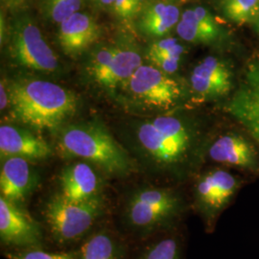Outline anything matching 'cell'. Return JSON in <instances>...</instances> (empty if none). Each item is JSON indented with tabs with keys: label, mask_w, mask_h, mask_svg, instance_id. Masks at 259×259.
<instances>
[{
	"label": "cell",
	"mask_w": 259,
	"mask_h": 259,
	"mask_svg": "<svg viewBox=\"0 0 259 259\" xmlns=\"http://www.w3.org/2000/svg\"><path fill=\"white\" fill-rule=\"evenodd\" d=\"M11 52L19 65L32 70L53 72L59 67L54 51L28 17L19 18L14 23Z\"/></svg>",
	"instance_id": "cell-5"
},
{
	"label": "cell",
	"mask_w": 259,
	"mask_h": 259,
	"mask_svg": "<svg viewBox=\"0 0 259 259\" xmlns=\"http://www.w3.org/2000/svg\"><path fill=\"white\" fill-rule=\"evenodd\" d=\"M144 0H115L112 10L122 19H133L142 10Z\"/></svg>",
	"instance_id": "cell-26"
},
{
	"label": "cell",
	"mask_w": 259,
	"mask_h": 259,
	"mask_svg": "<svg viewBox=\"0 0 259 259\" xmlns=\"http://www.w3.org/2000/svg\"><path fill=\"white\" fill-rule=\"evenodd\" d=\"M253 26H254L255 31L257 32V34L259 35V17L256 19V20L253 22Z\"/></svg>",
	"instance_id": "cell-32"
},
{
	"label": "cell",
	"mask_w": 259,
	"mask_h": 259,
	"mask_svg": "<svg viewBox=\"0 0 259 259\" xmlns=\"http://www.w3.org/2000/svg\"><path fill=\"white\" fill-rule=\"evenodd\" d=\"M100 36L95 20L87 14L78 12L60 23L59 40L68 55L80 54L91 47Z\"/></svg>",
	"instance_id": "cell-16"
},
{
	"label": "cell",
	"mask_w": 259,
	"mask_h": 259,
	"mask_svg": "<svg viewBox=\"0 0 259 259\" xmlns=\"http://www.w3.org/2000/svg\"><path fill=\"white\" fill-rule=\"evenodd\" d=\"M223 15L236 24L254 22L259 17V0H220Z\"/></svg>",
	"instance_id": "cell-19"
},
{
	"label": "cell",
	"mask_w": 259,
	"mask_h": 259,
	"mask_svg": "<svg viewBox=\"0 0 259 259\" xmlns=\"http://www.w3.org/2000/svg\"><path fill=\"white\" fill-rule=\"evenodd\" d=\"M0 171V192L10 202L18 204L25 200L37 185V177L26 158H2Z\"/></svg>",
	"instance_id": "cell-13"
},
{
	"label": "cell",
	"mask_w": 259,
	"mask_h": 259,
	"mask_svg": "<svg viewBox=\"0 0 259 259\" xmlns=\"http://www.w3.org/2000/svg\"><path fill=\"white\" fill-rule=\"evenodd\" d=\"M94 1L102 7H111V8L115 2V0H94Z\"/></svg>",
	"instance_id": "cell-31"
},
{
	"label": "cell",
	"mask_w": 259,
	"mask_h": 259,
	"mask_svg": "<svg viewBox=\"0 0 259 259\" xmlns=\"http://www.w3.org/2000/svg\"><path fill=\"white\" fill-rule=\"evenodd\" d=\"M225 110L259 145V65H253L247 71Z\"/></svg>",
	"instance_id": "cell-10"
},
{
	"label": "cell",
	"mask_w": 259,
	"mask_h": 259,
	"mask_svg": "<svg viewBox=\"0 0 259 259\" xmlns=\"http://www.w3.org/2000/svg\"><path fill=\"white\" fill-rule=\"evenodd\" d=\"M104 209L101 195L74 203L58 194L46 206L47 222L57 240H74L88 232Z\"/></svg>",
	"instance_id": "cell-4"
},
{
	"label": "cell",
	"mask_w": 259,
	"mask_h": 259,
	"mask_svg": "<svg viewBox=\"0 0 259 259\" xmlns=\"http://www.w3.org/2000/svg\"><path fill=\"white\" fill-rule=\"evenodd\" d=\"M181 19V12L176 5L158 1L147 6L141 13L139 27L150 37H162L176 27Z\"/></svg>",
	"instance_id": "cell-18"
},
{
	"label": "cell",
	"mask_w": 259,
	"mask_h": 259,
	"mask_svg": "<svg viewBox=\"0 0 259 259\" xmlns=\"http://www.w3.org/2000/svg\"><path fill=\"white\" fill-rule=\"evenodd\" d=\"M177 195L163 188H145L131 196L126 216L133 227L151 230L172 220L181 209Z\"/></svg>",
	"instance_id": "cell-6"
},
{
	"label": "cell",
	"mask_w": 259,
	"mask_h": 259,
	"mask_svg": "<svg viewBox=\"0 0 259 259\" xmlns=\"http://www.w3.org/2000/svg\"><path fill=\"white\" fill-rule=\"evenodd\" d=\"M177 33L185 41L192 44H210L215 41L210 35L204 32L194 22L181 18L176 26Z\"/></svg>",
	"instance_id": "cell-23"
},
{
	"label": "cell",
	"mask_w": 259,
	"mask_h": 259,
	"mask_svg": "<svg viewBox=\"0 0 259 259\" xmlns=\"http://www.w3.org/2000/svg\"><path fill=\"white\" fill-rule=\"evenodd\" d=\"M191 84L203 98L220 97L232 90V70L221 60L207 57L195 67Z\"/></svg>",
	"instance_id": "cell-14"
},
{
	"label": "cell",
	"mask_w": 259,
	"mask_h": 259,
	"mask_svg": "<svg viewBox=\"0 0 259 259\" xmlns=\"http://www.w3.org/2000/svg\"><path fill=\"white\" fill-rule=\"evenodd\" d=\"M60 185L59 195L69 202H84L100 195L99 178L84 162H77L65 168L61 174Z\"/></svg>",
	"instance_id": "cell-17"
},
{
	"label": "cell",
	"mask_w": 259,
	"mask_h": 259,
	"mask_svg": "<svg viewBox=\"0 0 259 259\" xmlns=\"http://www.w3.org/2000/svg\"><path fill=\"white\" fill-rule=\"evenodd\" d=\"M52 148L47 140L28 130L13 125L0 127L1 157H19L28 160H41L52 155Z\"/></svg>",
	"instance_id": "cell-12"
},
{
	"label": "cell",
	"mask_w": 259,
	"mask_h": 259,
	"mask_svg": "<svg viewBox=\"0 0 259 259\" xmlns=\"http://www.w3.org/2000/svg\"><path fill=\"white\" fill-rule=\"evenodd\" d=\"M0 237L9 245L32 247L40 243V228L18 204L0 197Z\"/></svg>",
	"instance_id": "cell-11"
},
{
	"label": "cell",
	"mask_w": 259,
	"mask_h": 259,
	"mask_svg": "<svg viewBox=\"0 0 259 259\" xmlns=\"http://www.w3.org/2000/svg\"><path fill=\"white\" fill-rule=\"evenodd\" d=\"M184 52H185V48L178 42L176 38L166 37L152 45L149 48L147 56H164V57H175V58L181 59Z\"/></svg>",
	"instance_id": "cell-25"
},
{
	"label": "cell",
	"mask_w": 259,
	"mask_h": 259,
	"mask_svg": "<svg viewBox=\"0 0 259 259\" xmlns=\"http://www.w3.org/2000/svg\"><path fill=\"white\" fill-rule=\"evenodd\" d=\"M7 256L9 259H74V255L72 253H53L40 250H28L19 253H10Z\"/></svg>",
	"instance_id": "cell-27"
},
{
	"label": "cell",
	"mask_w": 259,
	"mask_h": 259,
	"mask_svg": "<svg viewBox=\"0 0 259 259\" xmlns=\"http://www.w3.org/2000/svg\"><path fill=\"white\" fill-rule=\"evenodd\" d=\"M60 144L66 154L87 159L111 175H126L132 168L127 152L107 130L97 125L65 129Z\"/></svg>",
	"instance_id": "cell-2"
},
{
	"label": "cell",
	"mask_w": 259,
	"mask_h": 259,
	"mask_svg": "<svg viewBox=\"0 0 259 259\" xmlns=\"http://www.w3.org/2000/svg\"><path fill=\"white\" fill-rule=\"evenodd\" d=\"M127 83L136 98L157 108H168L181 96L180 85L165 72L153 65H140Z\"/></svg>",
	"instance_id": "cell-7"
},
{
	"label": "cell",
	"mask_w": 259,
	"mask_h": 259,
	"mask_svg": "<svg viewBox=\"0 0 259 259\" xmlns=\"http://www.w3.org/2000/svg\"><path fill=\"white\" fill-rule=\"evenodd\" d=\"M79 259H117L115 243L106 232L96 233L83 244Z\"/></svg>",
	"instance_id": "cell-20"
},
{
	"label": "cell",
	"mask_w": 259,
	"mask_h": 259,
	"mask_svg": "<svg viewBox=\"0 0 259 259\" xmlns=\"http://www.w3.org/2000/svg\"><path fill=\"white\" fill-rule=\"evenodd\" d=\"M25 0H1V2L9 7H19Z\"/></svg>",
	"instance_id": "cell-30"
},
{
	"label": "cell",
	"mask_w": 259,
	"mask_h": 259,
	"mask_svg": "<svg viewBox=\"0 0 259 259\" xmlns=\"http://www.w3.org/2000/svg\"><path fill=\"white\" fill-rule=\"evenodd\" d=\"M141 65V57L127 48H104L94 56L91 74L94 81L106 89L113 90L127 81Z\"/></svg>",
	"instance_id": "cell-8"
},
{
	"label": "cell",
	"mask_w": 259,
	"mask_h": 259,
	"mask_svg": "<svg viewBox=\"0 0 259 259\" xmlns=\"http://www.w3.org/2000/svg\"><path fill=\"white\" fill-rule=\"evenodd\" d=\"M181 18L190 20L216 40L222 35V30L208 10L204 7H193L185 10Z\"/></svg>",
	"instance_id": "cell-21"
},
{
	"label": "cell",
	"mask_w": 259,
	"mask_h": 259,
	"mask_svg": "<svg viewBox=\"0 0 259 259\" xmlns=\"http://www.w3.org/2000/svg\"><path fill=\"white\" fill-rule=\"evenodd\" d=\"M148 59L157 68L165 73L175 72L180 63V58L164 57V56H148Z\"/></svg>",
	"instance_id": "cell-28"
},
{
	"label": "cell",
	"mask_w": 259,
	"mask_h": 259,
	"mask_svg": "<svg viewBox=\"0 0 259 259\" xmlns=\"http://www.w3.org/2000/svg\"><path fill=\"white\" fill-rule=\"evenodd\" d=\"M83 0H47V15L52 21L61 23L82 8Z\"/></svg>",
	"instance_id": "cell-22"
},
{
	"label": "cell",
	"mask_w": 259,
	"mask_h": 259,
	"mask_svg": "<svg viewBox=\"0 0 259 259\" xmlns=\"http://www.w3.org/2000/svg\"><path fill=\"white\" fill-rule=\"evenodd\" d=\"M210 158L219 163L257 171V153L250 142L238 135H225L216 139L208 150Z\"/></svg>",
	"instance_id": "cell-15"
},
{
	"label": "cell",
	"mask_w": 259,
	"mask_h": 259,
	"mask_svg": "<svg viewBox=\"0 0 259 259\" xmlns=\"http://www.w3.org/2000/svg\"><path fill=\"white\" fill-rule=\"evenodd\" d=\"M9 103V94L7 93V90L5 89L4 83H1V110L3 111L6 107L7 104Z\"/></svg>",
	"instance_id": "cell-29"
},
{
	"label": "cell",
	"mask_w": 259,
	"mask_h": 259,
	"mask_svg": "<svg viewBox=\"0 0 259 259\" xmlns=\"http://www.w3.org/2000/svg\"><path fill=\"white\" fill-rule=\"evenodd\" d=\"M142 259H180V249L176 239L166 238L156 243Z\"/></svg>",
	"instance_id": "cell-24"
},
{
	"label": "cell",
	"mask_w": 259,
	"mask_h": 259,
	"mask_svg": "<svg viewBox=\"0 0 259 259\" xmlns=\"http://www.w3.org/2000/svg\"><path fill=\"white\" fill-rule=\"evenodd\" d=\"M139 144L151 159L161 166L184 161L191 148V137L184 123L173 116H158L139 126Z\"/></svg>",
	"instance_id": "cell-3"
},
{
	"label": "cell",
	"mask_w": 259,
	"mask_h": 259,
	"mask_svg": "<svg viewBox=\"0 0 259 259\" xmlns=\"http://www.w3.org/2000/svg\"><path fill=\"white\" fill-rule=\"evenodd\" d=\"M238 188V180L228 171H211L202 177L197 184V206L208 220L214 221L232 202Z\"/></svg>",
	"instance_id": "cell-9"
},
{
	"label": "cell",
	"mask_w": 259,
	"mask_h": 259,
	"mask_svg": "<svg viewBox=\"0 0 259 259\" xmlns=\"http://www.w3.org/2000/svg\"><path fill=\"white\" fill-rule=\"evenodd\" d=\"M9 103L17 120L37 130L58 129L77 110V98L46 80H22L9 87Z\"/></svg>",
	"instance_id": "cell-1"
}]
</instances>
